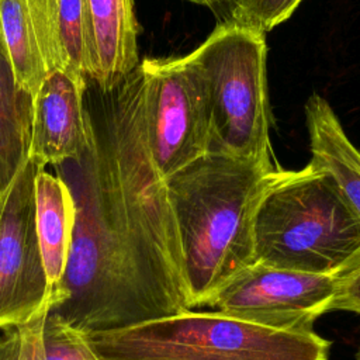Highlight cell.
<instances>
[{"instance_id":"17","label":"cell","mask_w":360,"mask_h":360,"mask_svg":"<svg viewBox=\"0 0 360 360\" xmlns=\"http://www.w3.org/2000/svg\"><path fill=\"white\" fill-rule=\"evenodd\" d=\"M302 0H232L229 21L256 28L262 32L273 30L288 20Z\"/></svg>"},{"instance_id":"1","label":"cell","mask_w":360,"mask_h":360,"mask_svg":"<svg viewBox=\"0 0 360 360\" xmlns=\"http://www.w3.org/2000/svg\"><path fill=\"white\" fill-rule=\"evenodd\" d=\"M90 89L86 149L53 167L72 193L75 225L49 311L84 335L191 309L166 181L148 145L142 70L110 91Z\"/></svg>"},{"instance_id":"12","label":"cell","mask_w":360,"mask_h":360,"mask_svg":"<svg viewBox=\"0 0 360 360\" xmlns=\"http://www.w3.org/2000/svg\"><path fill=\"white\" fill-rule=\"evenodd\" d=\"M305 122L311 149L307 166L326 174L360 218V150L349 139L333 108L322 96L312 94L307 100Z\"/></svg>"},{"instance_id":"20","label":"cell","mask_w":360,"mask_h":360,"mask_svg":"<svg viewBox=\"0 0 360 360\" xmlns=\"http://www.w3.org/2000/svg\"><path fill=\"white\" fill-rule=\"evenodd\" d=\"M184 1L210 8L212 14L219 20V22H226L229 20V13L224 0H184Z\"/></svg>"},{"instance_id":"3","label":"cell","mask_w":360,"mask_h":360,"mask_svg":"<svg viewBox=\"0 0 360 360\" xmlns=\"http://www.w3.org/2000/svg\"><path fill=\"white\" fill-rule=\"evenodd\" d=\"M257 263L314 274H343L360 262V218L333 181L308 166L284 170L255 219Z\"/></svg>"},{"instance_id":"22","label":"cell","mask_w":360,"mask_h":360,"mask_svg":"<svg viewBox=\"0 0 360 360\" xmlns=\"http://www.w3.org/2000/svg\"><path fill=\"white\" fill-rule=\"evenodd\" d=\"M356 359H357V360H360V347H359V350H357V354H356Z\"/></svg>"},{"instance_id":"9","label":"cell","mask_w":360,"mask_h":360,"mask_svg":"<svg viewBox=\"0 0 360 360\" xmlns=\"http://www.w3.org/2000/svg\"><path fill=\"white\" fill-rule=\"evenodd\" d=\"M87 82L63 70L49 73L31 100L27 159L38 169L77 159L86 149Z\"/></svg>"},{"instance_id":"13","label":"cell","mask_w":360,"mask_h":360,"mask_svg":"<svg viewBox=\"0 0 360 360\" xmlns=\"http://www.w3.org/2000/svg\"><path fill=\"white\" fill-rule=\"evenodd\" d=\"M35 218L51 309L59 298L75 225V202L66 183L45 169L35 176Z\"/></svg>"},{"instance_id":"18","label":"cell","mask_w":360,"mask_h":360,"mask_svg":"<svg viewBox=\"0 0 360 360\" xmlns=\"http://www.w3.org/2000/svg\"><path fill=\"white\" fill-rule=\"evenodd\" d=\"M46 315L4 329L0 335V360H44L42 328Z\"/></svg>"},{"instance_id":"4","label":"cell","mask_w":360,"mask_h":360,"mask_svg":"<svg viewBox=\"0 0 360 360\" xmlns=\"http://www.w3.org/2000/svg\"><path fill=\"white\" fill-rule=\"evenodd\" d=\"M87 338L104 360H328L332 346L315 332L191 309Z\"/></svg>"},{"instance_id":"14","label":"cell","mask_w":360,"mask_h":360,"mask_svg":"<svg viewBox=\"0 0 360 360\" xmlns=\"http://www.w3.org/2000/svg\"><path fill=\"white\" fill-rule=\"evenodd\" d=\"M31 128V98L17 89L0 41V191L27 160Z\"/></svg>"},{"instance_id":"11","label":"cell","mask_w":360,"mask_h":360,"mask_svg":"<svg viewBox=\"0 0 360 360\" xmlns=\"http://www.w3.org/2000/svg\"><path fill=\"white\" fill-rule=\"evenodd\" d=\"M91 55L90 83L110 91L141 63L134 0H84Z\"/></svg>"},{"instance_id":"2","label":"cell","mask_w":360,"mask_h":360,"mask_svg":"<svg viewBox=\"0 0 360 360\" xmlns=\"http://www.w3.org/2000/svg\"><path fill=\"white\" fill-rule=\"evenodd\" d=\"M283 173L207 153L165 179L191 308L204 307L238 273L256 263V212Z\"/></svg>"},{"instance_id":"7","label":"cell","mask_w":360,"mask_h":360,"mask_svg":"<svg viewBox=\"0 0 360 360\" xmlns=\"http://www.w3.org/2000/svg\"><path fill=\"white\" fill-rule=\"evenodd\" d=\"M28 159L0 191V329L51 311L35 218V176Z\"/></svg>"},{"instance_id":"5","label":"cell","mask_w":360,"mask_h":360,"mask_svg":"<svg viewBox=\"0 0 360 360\" xmlns=\"http://www.w3.org/2000/svg\"><path fill=\"white\" fill-rule=\"evenodd\" d=\"M191 55L207 89L208 153L281 169L270 142L266 34L232 21L218 22Z\"/></svg>"},{"instance_id":"16","label":"cell","mask_w":360,"mask_h":360,"mask_svg":"<svg viewBox=\"0 0 360 360\" xmlns=\"http://www.w3.org/2000/svg\"><path fill=\"white\" fill-rule=\"evenodd\" d=\"M44 360H104L87 335L70 328L60 316L48 312L42 328Z\"/></svg>"},{"instance_id":"19","label":"cell","mask_w":360,"mask_h":360,"mask_svg":"<svg viewBox=\"0 0 360 360\" xmlns=\"http://www.w3.org/2000/svg\"><path fill=\"white\" fill-rule=\"evenodd\" d=\"M329 311H349L360 316V262L340 276Z\"/></svg>"},{"instance_id":"10","label":"cell","mask_w":360,"mask_h":360,"mask_svg":"<svg viewBox=\"0 0 360 360\" xmlns=\"http://www.w3.org/2000/svg\"><path fill=\"white\" fill-rule=\"evenodd\" d=\"M0 41L17 89L31 100L49 73L65 72L55 0H0Z\"/></svg>"},{"instance_id":"21","label":"cell","mask_w":360,"mask_h":360,"mask_svg":"<svg viewBox=\"0 0 360 360\" xmlns=\"http://www.w3.org/2000/svg\"><path fill=\"white\" fill-rule=\"evenodd\" d=\"M226 8H228V13H231V6H232V0H224ZM229 21V20H228Z\"/></svg>"},{"instance_id":"6","label":"cell","mask_w":360,"mask_h":360,"mask_svg":"<svg viewBox=\"0 0 360 360\" xmlns=\"http://www.w3.org/2000/svg\"><path fill=\"white\" fill-rule=\"evenodd\" d=\"M143 110L152 160L163 176L210 150V107L205 82L193 55L145 58Z\"/></svg>"},{"instance_id":"8","label":"cell","mask_w":360,"mask_h":360,"mask_svg":"<svg viewBox=\"0 0 360 360\" xmlns=\"http://www.w3.org/2000/svg\"><path fill=\"white\" fill-rule=\"evenodd\" d=\"M342 274H314L255 263L238 273L207 307L260 326L314 332V322L329 312Z\"/></svg>"},{"instance_id":"15","label":"cell","mask_w":360,"mask_h":360,"mask_svg":"<svg viewBox=\"0 0 360 360\" xmlns=\"http://www.w3.org/2000/svg\"><path fill=\"white\" fill-rule=\"evenodd\" d=\"M56 27L65 60V72L90 83L91 55L84 0H55Z\"/></svg>"}]
</instances>
